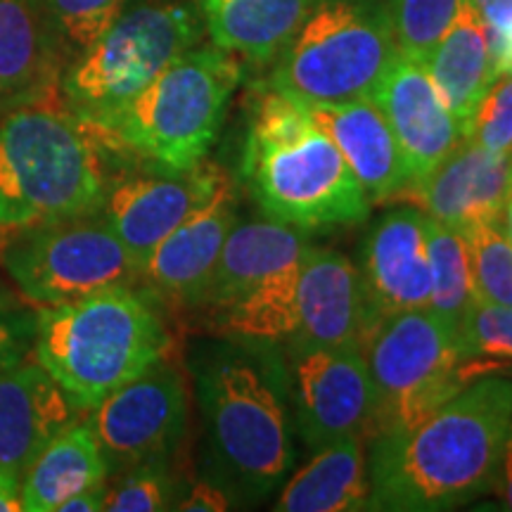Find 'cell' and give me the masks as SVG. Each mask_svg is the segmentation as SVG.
Returning a JSON list of instances; mask_svg holds the SVG:
<instances>
[{
  "instance_id": "cell-22",
  "label": "cell",
  "mask_w": 512,
  "mask_h": 512,
  "mask_svg": "<svg viewBox=\"0 0 512 512\" xmlns=\"http://www.w3.org/2000/svg\"><path fill=\"white\" fill-rule=\"evenodd\" d=\"M306 110L342 152L344 162L366 190L370 202L403 195L408 188L406 164L392 128L373 98Z\"/></svg>"
},
{
  "instance_id": "cell-41",
  "label": "cell",
  "mask_w": 512,
  "mask_h": 512,
  "mask_svg": "<svg viewBox=\"0 0 512 512\" xmlns=\"http://www.w3.org/2000/svg\"><path fill=\"white\" fill-rule=\"evenodd\" d=\"M505 235H508V240H510V245H512V195H510V200H508V207H505Z\"/></svg>"
},
{
  "instance_id": "cell-13",
  "label": "cell",
  "mask_w": 512,
  "mask_h": 512,
  "mask_svg": "<svg viewBox=\"0 0 512 512\" xmlns=\"http://www.w3.org/2000/svg\"><path fill=\"white\" fill-rule=\"evenodd\" d=\"M226 183H230V176L223 166L209 159L183 171L140 164L119 166L107 188L100 216L143 268L152 249L202 209Z\"/></svg>"
},
{
  "instance_id": "cell-6",
  "label": "cell",
  "mask_w": 512,
  "mask_h": 512,
  "mask_svg": "<svg viewBox=\"0 0 512 512\" xmlns=\"http://www.w3.org/2000/svg\"><path fill=\"white\" fill-rule=\"evenodd\" d=\"M242 79L235 55L216 46L185 50L124 110L93 124L117 166L183 171L207 159Z\"/></svg>"
},
{
  "instance_id": "cell-12",
  "label": "cell",
  "mask_w": 512,
  "mask_h": 512,
  "mask_svg": "<svg viewBox=\"0 0 512 512\" xmlns=\"http://www.w3.org/2000/svg\"><path fill=\"white\" fill-rule=\"evenodd\" d=\"M290 377L292 425L309 451L344 437L366 441L375 389L361 347L283 349Z\"/></svg>"
},
{
  "instance_id": "cell-25",
  "label": "cell",
  "mask_w": 512,
  "mask_h": 512,
  "mask_svg": "<svg viewBox=\"0 0 512 512\" xmlns=\"http://www.w3.org/2000/svg\"><path fill=\"white\" fill-rule=\"evenodd\" d=\"M316 0H197L216 48L249 62H273Z\"/></svg>"
},
{
  "instance_id": "cell-39",
  "label": "cell",
  "mask_w": 512,
  "mask_h": 512,
  "mask_svg": "<svg viewBox=\"0 0 512 512\" xmlns=\"http://www.w3.org/2000/svg\"><path fill=\"white\" fill-rule=\"evenodd\" d=\"M105 496L107 484L91 486V489H83L79 494L69 496L67 501H62L57 512H100L105 510Z\"/></svg>"
},
{
  "instance_id": "cell-24",
  "label": "cell",
  "mask_w": 512,
  "mask_h": 512,
  "mask_svg": "<svg viewBox=\"0 0 512 512\" xmlns=\"http://www.w3.org/2000/svg\"><path fill=\"white\" fill-rule=\"evenodd\" d=\"M311 460L280 486L278 512L370 510L368 458L361 437H344L311 451Z\"/></svg>"
},
{
  "instance_id": "cell-16",
  "label": "cell",
  "mask_w": 512,
  "mask_h": 512,
  "mask_svg": "<svg viewBox=\"0 0 512 512\" xmlns=\"http://www.w3.org/2000/svg\"><path fill=\"white\" fill-rule=\"evenodd\" d=\"M370 98L392 128L408 188L430 176L465 140L463 126L441 102L425 67L411 57L396 55Z\"/></svg>"
},
{
  "instance_id": "cell-35",
  "label": "cell",
  "mask_w": 512,
  "mask_h": 512,
  "mask_svg": "<svg viewBox=\"0 0 512 512\" xmlns=\"http://www.w3.org/2000/svg\"><path fill=\"white\" fill-rule=\"evenodd\" d=\"M489 38L496 76L512 74V0H470Z\"/></svg>"
},
{
  "instance_id": "cell-1",
  "label": "cell",
  "mask_w": 512,
  "mask_h": 512,
  "mask_svg": "<svg viewBox=\"0 0 512 512\" xmlns=\"http://www.w3.org/2000/svg\"><path fill=\"white\" fill-rule=\"evenodd\" d=\"M190 370L204 427V475L235 503L264 501L297 458L283 347L219 337L195 349Z\"/></svg>"
},
{
  "instance_id": "cell-9",
  "label": "cell",
  "mask_w": 512,
  "mask_h": 512,
  "mask_svg": "<svg viewBox=\"0 0 512 512\" xmlns=\"http://www.w3.org/2000/svg\"><path fill=\"white\" fill-rule=\"evenodd\" d=\"M361 351L375 389L366 444L382 434L411 430L472 382L456 328L432 309L382 320L363 339Z\"/></svg>"
},
{
  "instance_id": "cell-28",
  "label": "cell",
  "mask_w": 512,
  "mask_h": 512,
  "mask_svg": "<svg viewBox=\"0 0 512 512\" xmlns=\"http://www.w3.org/2000/svg\"><path fill=\"white\" fill-rule=\"evenodd\" d=\"M427 223V256L432 273V302L430 309L456 328L465 311L477 299L475 280H472L470 245L465 233L448 228L444 223L425 216Z\"/></svg>"
},
{
  "instance_id": "cell-17",
  "label": "cell",
  "mask_w": 512,
  "mask_h": 512,
  "mask_svg": "<svg viewBox=\"0 0 512 512\" xmlns=\"http://www.w3.org/2000/svg\"><path fill=\"white\" fill-rule=\"evenodd\" d=\"M422 214L460 233L501 223L512 195V152L463 140L430 176L403 190Z\"/></svg>"
},
{
  "instance_id": "cell-34",
  "label": "cell",
  "mask_w": 512,
  "mask_h": 512,
  "mask_svg": "<svg viewBox=\"0 0 512 512\" xmlns=\"http://www.w3.org/2000/svg\"><path fill=\"white\" fill-rule=\"evenodd\" d=\"M465 140L491 152H512V74L498 76L486 91Z\"/></svg>"
},
{
  "instance_id": "cell-26",
  "label": "cell",
  "mask_w": 512,
  "mask_h": 512,
  "mask_svg": "<svg viewBox=\"0 0 512 512\" xmlns=\"http://www.w3.org/2000/svg\"><path fill=\"white\" fill-rule=\"evenodd\" d=\"M110 482V467L86 415L64 427L22 475L24 512H57L83 489Z\"/></svg>"
},
{
  "instance_id": "cell-32",
  "label": "cell",
  "mask_w": 512,
  "mask_h": 512,
  "mask_svg": "<svg viewBox=\"0 0 512 512\" xmlns=\"http://www.w3.org/2000/svg\"><path fill=\"white\" fill-rule=\"evenodd\" d=\"M470 245L477 299L512 306V245L501 223H486L465 233Z\"/></svg>"
},
{
  "instance_id": "cell-11",
  "label": "cell",
  "mask_w": 512,
  "mask_h": 512,
  "mask_svg": "<svg viewBox=\"0 0 512 512\" xmlns=\"http://www.w3.org/2000/svg\"><path fill=\"white\" fill-rule=\"evenodd\" d=\"M86 415L110 477L152 460H171L188 427V382L176 351L107 394Z\"/></svg>"
},
{
  "instance_id": "cell-19",
  "label": "cell",
  "mask_w": 512,
  "mask_h": 512,
  "mask_svg": "<svg viewBox=\"0 0 512 512\" xmlns=\"http://www.w3.org/2000/svg\"><path fill=\"white\" fill-rule=\"evenodd\" d=\"M366 318L356 264L335 249L311 245L299 264L297 328L283 349L361 347Z\"/></svg>"
},
{
  "instance_id": "cell-42",
  "label": "cell",
  "mask_w": 512,
  "mask_h": 512,
  "mask_svg": "<svg viewBox=\"0 0 512 512\" xmlns=\"http://www.w3.org/2000/svg\"><path fill=\"white\" fill-rule=\"evenodd\" d=\"M5 299H8V297H5V294H3V292H0V302H5Z\"/></svg>"
},
{
  "instance_id": "cell-18",
  "label": "cell",
  "mask_w": 512,
  "mask_h": 512,
  "mask_svg": "<svg viewBox=\"0 0 512 512\" xmlns=\"http://www.w3.org/2000/svg\"><path fill=\"white\" fill-rule=\"evenodd\" d=\"M69 62L46 0H0V117L60 98Z\"/></svg>"
},
{
  "instance_id": "cell-31",
  "label": "cell",
  "mask_w": 512,
  "mask_h": 512,
  "mask_svg": "<svg viewBox=\"0 0 512 512\" xmlns=\"http://www.w3.org/2000/svg\"><path fill=\"white\" fill-rule=\"evenodd\" d=\"M463 3L465 0H389L399 53L420 64L425 62Z\"/></svg>"
},
{
  "instance_id": "cell-15",
  "label": "cell",
  "mask_w": 512,
  "mask_h": 512,
  "mask_svg": "<svg viewBox=\"0 0 512 512\" xmlns=\"http://www.w3.org/2000/svg\"><path fill=\"white\" fill-rule=\"evenodd\" d=\"M235 221L238 197L230 181L152 249L140 268V287L164 311H195Z\"/></svg>"
},
{
  "instance_id": "cell-38",
  "label": "cell",
  "mask_w": 512,
  "mask_h": 512,
  "mask_svg": "<svg viewBox=\"0 0 512 512\" xmlns=\"http://www.w3.org/2000/svg\"><path fill=\"white\" fill-rule=\"evenodd\" d=\"M491 491H494L498 501H501L503 510H512V434L505 441L501 463H498L496 477L491 482Z\"/></svg>"
},
{
  "instance_id": "cell-7",
  "label": "cell",
  "mask_w": 512,
  "mask_h": 512,
  "mask_svg": "<svg viewBox=\"0 0 512 512\" xmlns=\"http://www.w3.org/2000/svg\"><path fill=\"white\" fill-rule=\"evenodd\" d=\"M396 55L389 0H316L273 60L268 88L302 107L370 98Z\"/></svg>"
},
{
  "instance_id": "cell-2",
  "label": "cell",
  "mask_w": 512,
  "mask_h": 512,
  "mask_svg": "<svg viewBox=\"0 0 512 512\" xmlns=\"http://www.w3.org/2000/svg\"><path fill=\"white\" fill-rule=\"evenodd\" d=\"M512 434V380L477 377L406 432L368 441L370 510L441 512L489 494Z\"/></svg>"
},
{
  "instance_id": "cell-40",
  "label": "cell",
  "mask_w": 512,
  "mask_h": 512,
  "mask_svg": "<svg viewBox=\"0 0 512 512\" xmlns=\"http://www.w3.org/2000/svg\"><path fill=\"white\" fill-rule=\"evenodd\" d=\"M0 512H24L22 475L0 467Z\"/></svg>"
},
{
  "instance_id": "cell-20",
  "label": "cell",
  "mask_w": 512,
  "mask_h": 512,
  "mask_svg": "<svg viewBox=\"0 0 512 512\" xmlns=\"http://www.w3.org/2000/svg\"><path fill=\"white\" fill-rule=\"evenodd\" d=\"M81 415L31 351L0 373V467L24 475L48 441Z\"/></svg>"
},
{
  "instance_id": "cell-29",
  "label": "cell",
  "mask_w": 512,
  "mask_h": 512,
  "mask_svg": "<svg viewBox=\"0 0 512 512\" xmlns=\"http://www.w3.org/2000/svg\"><path fill=\"white\" fill-rule=\"evenodd\" d=\"M458 347L472 375L512 363V306L475 299L458 325Z\"/></svg>"
},
{
  "instance_id": "cell-37",
  "label": "cell",
  "mask_w": 512,
  "mask_h": 512,
  "mask_svg": "<svg viewBox=\"0 0 512 512\" xmlns=\"http://www.w3.org/2000/svg\"><path fill=\"white\" fill-rule=\"evenodd\" d=\"M235 505L233 496L223 489L221 484H216L214 479L207 475L195 479L190 486H185L183 496L178 498L176 508L181 512H223L230 510Z\"/></svg>"
},
{
  "instance_id": "cell-36",
  "label": "cell",
  "mask_w": 512,
  "mask_h": 512,
  "mask_svg": "<svg viewBox=\"0 0 512 512\" xmlns=\"http://www.w3.org/2000/svg\"><path fill=\"white\" fill-rule=\"evenodd\" d=\"M36 311L27 313L10 299L0 302V373L34 351Z\"/></svg>"
},
{
  "instance_id": "cell-3",
  "label": "cell",
  "mask_w": 512,
  "mask_h": 512,
  "mask_svg": "<svg viewBox=\"0 0 512 512\" xmlns=\"http://www.w3.org/2000/svg\"><path fill=\"white\" fill-rule=\"evenodd\" d=\"M119 166L64 95L0 117V242L19 230L98 214Z\"/></svg>"
},
{
  "instance_id": "cell-14",
  "label": "cell",
  "mask_w": 512,
  "mask_h": 512,
  "mask_svg": "<svg viewBox=\"0 0 512 512\" xmlns=\"http://www.w3.org/2000/svg\"><path fill=\"white\" fill-rule=\"evenodd\" d=\"M356 256L366 318L363 339L375 325L396 313L430 309L432 273L427 256V223L418 207L384 211L368 226Z\"/></svg>"
},
{
  "instance_id": "cell-8",
  "label": "cell",
  "mask_w": 512,
  "mask_h": 512,
  "mask_svg": "<svg viewBox=\"0 0 512 512\" xmlns=\"http://www.w3.org/2000/svg\"><path fill=\"white\" fill-rule=\"evenodd\" d=\"M204 36L195 0H143L69 62L62 95L76 114L102 124L124 110L185 50Z\"/></svg>"
},
{
  "instance_id": "cell-30",
  "label": "cell",
  "mask_w": 512,
  "mask_h": 512,
  "mask_svg": "<svg viewBox=\"0 0 512 512\" xmlns=\"http://www.w3.org/2000/svg\"><path fill=\"white\" fill-rule=\"evenodd\" d=\"M117 479L107 482L105 510L110 512H159L174 510L185 486L176 472L171 470V460H152L114 475Z\"/></svg>"
},
{
  "instance_id": "cell-10",
  "label": "cell",
  "mask_w": 512,
  "mask_h": 512,
  "mask_svg": "<svg viewBox=\"0 0 512 512\" xmlns=\"http://www.w3.org/2000/svg\"><path fill=\"white\" fill-rule=\"evenodd\" d=\"M0 266L36 309L140 287V264L100 211L19 230L0 242Z\"/></svg>"
},
{
  "instance_id": "cell-27",
  "label": "cell",
  "mask_w": 512,
  "mask_h": 512,
  "mask_svg": "<svg viewBox=\"0 0 512 512\" xmlns=\"http://www.w3.org/2000/svg\"><path fill=\"white\" fill-rule=\"evenodd\" d=\"M297 278L299 266L207 313L204 320L216 337L285 347L297 328Z\"/></svg>"
},
{
  "instance_id": "cell-23",
  "label": "cell",
  "mask_w": 512,
  "mask_h": 512,
  "mask_svg": "<svg viewBox=\"0 0 512 512\" xmlns=\"http://www.w3.org/2000/svg\"><path fill=\"white\" fill-rule=\"evenodd\" d=\"M422 67L437 88L441 102L463 126L467 138V128H470L479 102L498 79L494 64H491L484 22L470 5V0H465L451 27L432 48V53L425 57Z\"/></svg>"
},
{
  "instance_id": "cell-5",
  "label": "cell",
  "mask_w": 512,
  "mask_h": 512,
  "mask_svg": "<svg viewBox=\"0 0 512 512\" xmlns=\"http://www.w3.org/2000/svg\"><path fill=\"white\" fill-rule=\"evenodd\" d=\"M174 351L166 313L143 287L38 306L34 356L79 413Z\"/></svg>"
},
{
  "instance_id": "cell-33",
  "label": "cell",
  "mask_w": 512,
  "mask_h": 512,
  "mask_svg": "<svg viewBox=\"0 0 512 512\" xmlns=\"http://www.w3.org/2000/svg\"><path fill=\"white\" fill-rule=\"evenodd\" d=\"M72 60L117 22L131 0H46Z\"/></svg>"
},
{
  "instance_id": "cell-21",
  "label": "cell",
  "mask_w": 512,
  "mask_h": 512,
  "mask_svg": "<svg viewBox=\"0 0 512 512\" xmlns=\"http://www.w3.org/2000/svg\"><path fill=\"white\" fill-rule=\"evenodd\" d=\"M311 245L309 233L268 216L252 221L238 219L223 242L207 290L192 313L207 316L275 275L297 268Z\"/></svg>"
},
{
  "instance_id": "cell-4",
  "label": "cell",
  "mask_w": 512,
  "mask_h": 512,
  "mask_svg": "<svg viewBox=\"0 0 512 512\" xmlns=\"http://www.w3.org/2000/svg\"><path fill=\"white\" fill-rule=\"evenodd\" d=\"M242 178L268 219L309 235L358 226L370 216L366 190L332 138L306 107L273 88L249 117Z\"/></svg>"
}]
</instances>
